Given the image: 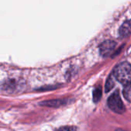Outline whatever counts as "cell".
<instances>
[{
  "mask_svg": "<svg viewBox=\"0 0 131 131\" xmlns=\"http://www.w3.org/2000/svg\"><path fill=\"white\" fill-rule=\"evenodd\" d=\"M114 75L116 79L123 84L131 82V65L128 62L119 64L114 70Z\"/></svg>",
  "mask_w": 131,
  "mask_h": 131,
  "instance_id": "obj_1",
  "label": "cell"
},
{
  "mask_svg": "<svg viewBox=\"0 0 131 131\" xmlns=\"http://www.w3.org/2000/svg\"><path fill=\"white\" fill-rule=\"evenodd\" d=\"M109 107L117 114H123L125 111L124 105L121 101V96L118 93V91L114 92L109 98L107 101Z\"/></svg>",
  "mask_w": 131,
  "mask_h": 131,
  "instance_id": "obj_2",
  "label": "cell"
},
{
  "mask_svg": "<svg viewBox=\"0 0 131 131\" xmlns=\"http://www.w3.org/2000/svg\"><path fill=\"white\" fill-rule=\"evenodd\" d=\"M116 42L111 40H107L104 41L100 46V51L102 56L107 57L114 51L116 48Z\"/></svg>",
  "mask_w": 131,
  "mask_h": 131,
  "instance_id": "obj_3",
  "label": "cell"
},
{
  "mask_svg": "<svg viewBox=\"0 0 131 131\" xmlns=\"http://www.w3.org/2000/svg\"><path fill=\"white\" fill-rule=\"evenodd\" d=\"M119 34L121 37H127L131 34V20L125 21L119 30Z\"/></svg>",
  "mask_w": 131,
  "mask_h": 131,
  "instance_id": "obj_4",
  "label": "cell"
},
{
  "mask_svg": "<svg viewBox=\"0 0 131 131\" xmlns=\"http://www.w3.org/2000/svg\"><path fill=\"white\" fill-rule=\"evenodd\" d=\"M124 96L126 100L131 102V82L126 84V87L124 90Z\"/></svg>",
  "mask_w": 131,
  "mask_h": 131,
  "instance_id": "obj_5",
  "label": "cell"
},
{
  "mask_svg": "<svg viewBox=\"0 0 131 131\" xmlns=\"http://www.w3.org/2000/svg\"><path fill=\"white\" fill-rule=\"evenodd\" d=\"M101 97V88L99 87L97 88L94 91V101L95 102H97L99 101Z\"/></svg>",
  "mask_w": 131,
  "mask_h": 131,
  "instance_id": "obj_6",
  "label": "cell"
},
{
  "mask_svg": "<svg viewBox=\"0 0 131 131\" xmlns=\"http://www.w3.org/2000/svg\"><path fill=\"white\" fill-rule=\"evenodd\" d=\"M114 85V83L113 78H112V77H110L106 83V91L108 92L110 90H111L113 88Z\"/></svg>",
  "mask_w": 131,
  "mask_h": 131,
  "instance_id": "obj_7",
  "label": "cell"
}]
</instances>
